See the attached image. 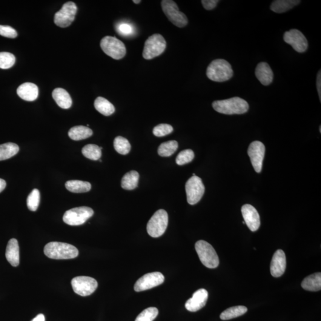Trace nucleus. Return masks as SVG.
<instances>
[{"mask_svg": "<svg viewBox=\"0 0 321 321\" xmlns=\"http://www.w3.org/2000/svg\"><path fill=\"white\" fill-rule=\"evenodd\" d=\"M213 107L218 113L227 115L242 114L248 112L249 105L247 101L240 97L216 101L213 103Z\"/></svg>", "mask_w": 321, "mask_h": 321, "instance_id": "obj_1", "label": "nucleus"}, {"mask_svg": "<svg viewBox=\"0 0 321 321\" xmlns=\"http://www.w3.org/2000/svg\"><path fill=\"white\" fill-rule=\"evenodd\" d=\"M44 254L51 259H70L78 256L79 251L68 243L53 242L45 245Z\"/></svg>", "mask_w": 321, "mask_h": 321, "instance_id": "obj_2", "label": "nucleus"}, {"mask_svg": "<svg viewBox=\"0 0 321 321\" xmlns=\"http://www.w3.org/2000/svg\"><path fill=\"white\" fill-rule=\"evenodd\" d=\"M206 76L213 81L224 82L230 80L233 76L231 65L224 59L213 60L206 70Z\"/></svg>", "mask_w": 321, "mask_h": 321, "instance_id": "obj_3", "label": "nucleus"}, {"mask_svg": "<svg viewBox=\"0 0 321 321\" xmlns=\"http://www.w3.org/2000/svg\"><path fill=\"white\" fill-rule=\"evenodd\" d=\"M195 249L202 264L208 268H216L219 265V257L210 243L204 240L196 243Z\"/></svg>", "mask_w": 321, "mask_h": 321, "instance_id": "obj_4", "label": "nucleus"}, {"mask_svg": "<svg viewBox=\"0 0 321 321\" xmlns=\"http://www.w3.org/2000/svg\"><path fill=\"white\" fill-rule=\"evenodd\" d=\"M165 40L160 34H154L146 40L142 56L146 60H151L159 56L165 50Z\"/></svg>", "mask_w": 321, "mask_h": 321, "instance_id": "obj_5", "label": "nucleus"}, {"mask_svg": "<svg viewBox=\"0 0 321 321\" xmlns=\"http://www.w3.org/2000/svg\"><path fill=\"white\" fill-rule=\"evenodd\" d=\"M168 223V216L167 212L164 210L157 211L148 223V233L154 238L161 236L167 228Z\"/></svg>", "mask_w": 321, "mask_h": 321, "instance_id": "obj_6", "label": "nucleus"}, {"mask_svg": "<svg viewBox=\"0 0 321 321\" xmlns=\"http://www.w3.org/2000/svg\"><path fill=\"white\" fill-rule=\"evenodd\" d=\"M101 49L107 56L115 60H120L126 56V48L124 43L116 37L107 36L100 43Z\"/></svg>", "mask_w": 321, "mask_h": 321, "instance_id": "obj_7", "label": "nucleus"}, {"mask_svg": "<svg viewBox=\"0 0 321 321\" xmlns=\"http://www.w3.org/2000/svg\"><path fill=\"white\" fill-rule=\"evenodd\" d=\"M161 6L169 21L176 27L182 28L188 24V19L185 14L179 11L178 5L172 0H163Z\"/></svg>", "mask_w": 321, "mask_h": 321, "instance_id": "obj_8", "label": "nucleus"}, {"mask_svg": "<svg viewBox=\"0 0 321 321\" xmlns=\"http://www.w3.org/2000/svg\"><path fill=\"white\" fill-rule=\"evenodd\" d=\"M94 214L93 209L87 206L74 208L65 212L63 216V221L68 225H80L93 217Z\"/></svg>", "mask_w": 321, "mask_h": 321, "instance_id": "obj_9", "label": "nucleus"}, {"mask_svg": "<svg viewBox=\"0 0 321 321\" xmlns=\"http://www.w3.org/2000/svg\"><path fill=\"white\" fill-rule=\"evenodd\" d=\"M188 202L193 205L198 203L205 193V186L200 177L193 176L186 183Z\"/></svg>", "mask_w": 321, "mask_h": 321, "instance_id": "obj_10", "label": "nucleus"}, {"mask_svg": "<svg viewBox=\"0 0 321 321\" xmlns=\"http://www.w3.org/2000/svg\"><path fill=\"white\" fill-rule=\"evenodd\" d=\"M73 291L81 296H90L98 288V282L93 278L87 276H79L71 280Z\"/></svg>", "mask_w": 321, "mask_h": 321, "instance_id": "obj_11", "label": "nucleus"}, {"mask_svg": "<svg viewBox=\"0 0 321 321\" xmlns=\"http://www.w3.org/2000/svg\"><path fill=\"white\" fill-rule=\"evenodd\" d=\"M77 8L75 3L69 1L63 5L62 9L54 16V23L59 27H69L75 19Z\"/></svg>", "mask_w": 321, "mask_h": 321, "instance_id": "obj_12", "label": "nucleus"}, {"mask_svg": "<svg viewBox=\"0 0 321 321\" xmlns=\"http://www.w3.org/2000/svg\"><path fill=\"white\" fill-rule=\"evenodd\" d=\"M164 280V276L160 272H151L140 278L134 285V289L137 292L147 290L162 285Z\"/></svg>", "mask_w": 321, "mask_h": 321, "instance_id": "obj_13", "label": "nucleus"}, {"mask_svg": "<svg viewBox=\"0 0 321 321\" xmlns=\"http://www.w3.org/2000/svg\"><path fill=\"white\" fill-rule=\"evenodd\" d=\"M284 41L290 45L298 53L305 52L308 48V42L305 35L297 30H291L284 34Z\"/></svg>", "mask_w": 321, "mask_h": 321, "instance_id": "obj_14", "label": "nucleus"}, {"mask_svg": "<svg viewBox=\"0 0 321 321\" xmlns=\"http://www.w3.org/2000/svg\"><path fill=\"white\" fill-rule=\"evenodd\" d=\"M265 147L260 141H254L249 145L248 153L255 171L257 173L262 171L263 160L264 159Z\"/></svg>", "mask_w": 321, "mask_h": 321, "instance_id": "obj_15", "label": "nucleus"}, {"mask_svg": "<svg viewBox=\"0 0 321 321\" xmlns=\"http://www.w3.org/2000/svg\"><path fill=\"white\" fill-rule=\"evenodd\" d=\"M242 214L246 225L252 231L258 230L260 225V217L253 206L249 204L243 205Z\"/></svg>", "mask_w": 321, "mask_h": 321, "instance_id": "obj_16", "label": "nucleus"}, {"mask_svg": "<svg viewBox=\"0 0 321 321\" xmlns=\"http://www.w3.org/2000/svg\"><path fill=\"white\" fill-rule=\"evenodd\" d=\"M208 299V293L205 289H200L194 292L191 299L185 304L186 309L188 311L194 312L201 309L206 305Z\"/></svg>", "mask_w": 321, "mask_h": 321, "instance_id": "obj_17", "label": "nucleus"}, {"mask_svg": "<svg viewBox=\"0 0 321 321\" xmlns=\"http://www.w3.org/2000/svg\"><path fill=\"white\" fill-rule=\"evenodd\" d=\"M286 268V257L283 250L275 252L271 260L270 271L274 277H280L285 273Z\"/></svg>", "mask_w": 321, "mask_h": 321, "instance_id": "obj_18", "label": "nucleus"}, {"mask_svg": "<svg viewBox=\"0 0 321 321\" xmlns=\"http://www.w3.org/2000/svg\"><path fill=\"white\" fill-rule=\"evenodd\" d=\"M20 98L27 101H33L38 98V88L32 83L23 84L17 90Z\"/></svg>", "mask_w": 321, "mask_h": 321, "instance_id": "obj_19", "label": "nucleus"}, {"mask_svg": "<svg viewBox=\"0 0 321 321\" xmlns=\"http://www.w3.org/2000/svg\"><path fill=\"white\" fill-rule=\"evenodd\" d=\"M255 75L263 85H270L273 80L274 73L268 63L261 62L257 64Z\"/></svg>", "mask_w": 321, "mask_h": 321, "instance_id": "obj_20", "label": "nucleus"}, {"mask_svg": "<svg viewBox=\"0 0 321 321\" xmlns=\"http://www.w3.org/2000/svg\"><path fill=\"white\" fill-rule=\"evenodd\" d=\"M5 257L7 261L14 267L19 265V246L18 240L15 239L9 240L5 252Z\"/></svg>", "mask_w": 321, "mask_h": 321, "instance_id": "obj_21", "label": "nucleus"}, {"mask_svg": "<svg viewBox=\"0 0 321 321\" xmlns=\"http://www.w3.org/2000/svg\"><path fill=\"white\" fill-rule=\"evenodd\" d=\"M53 97L60 108L68 109L72 105V99L69 94L64 89H55L53 92Z\"/></svg>", "mask_w": 321, "mask_h": 321, "instance_id": "obj_22", "label": "nucleus"}, {"mask_svg": "<svg viewBox=\"0 0 321 321\" xmlns=\"http://www.w3.org/2000/svg\"><path fill=\"white\" fill-rule=\"evenodd\" d=\"M302 288L306 290L318 291L321 289V274L317 272L306 277L301 284Z\"/></svg>", "mask_w": 321, "mask_h": 321, "instance_id": "obj_23", "label": "nucleus"}, {"mask_svg": "<svg viewBox=\"0 0 321 321\" xmlns=\"http://www.w3.org/2000/svg\"><path fill=\"white\" fill-rule=\"evenodd\" d=\"M299 0H276L271 5V10L277 13H283L299 4Z\"/></svg>", "mask_w": 321, "mask_h": 321, "instance_id": "obj_24", "label": "nucleus"}, {"mask_svg": "<svg viewBox=\"0 0 321 321\" xmlns=\"http://www.w3.org/2000/svg\"><path fill=\"white\" fill-rule=\"evenodd\" d=\"M68 134V136L72 140H81L93 135V131L87 126H77L71 128Z\"/></svg>", "mask_w": 321, "mask_h": 321, "instance_id": "obj_25", "label": "nucleus"}, {"mask_svg": "<svg viewBox=\"0 0 321 321\" xmlns=\"http://www.w3.org/2000/svg\"><path fill=\"white\" fill-rule=\"evenodd\" d=\"M94 107L99 113L105 116H110L115 112V107L103 97L99 96L94 102Z\"/></svg>", "mask_w": 321, "mask_h": 321, "instance_id": "obj_26", "label": "nucleus"}, {"mask_svg": "<svg viewBox=\"0 0 321 321\" xmlns=\"http://www.w3.org/2000/svg\"><path fill=\"white\" fill-rule=\"evenodd\" d=\"M139 174L136 171H130L126 173L122 179L121 185L125 190L131 191L136 189L138 184Z\"/></svg>", "mask_w": 321, "mask_h": 321, "instance_id": "obj_27", "label": "nucleus"}, {"mask_svg": "<svg viewBox=\"0 0 321 321\" xmlns=\"http://www.w3.org/2000/svg\"><path fill=\"white\" fill-rule=\"evenodd\" d=\"M65 186L68 191L76 193H85L91 189L90 183L80 180H69L65 183Z\"/></svg>", "mask_w": 321, "mask_h": 321, "instance_id": "obj_28", "label": "nucleus"}, {"mask_svg": "<svg viewBox=\"0 0 321 321\" xmlns=\"http://www.w3.org/2000/svg\"><path fill=\"white\" fill-rule=\"evenodd\" d=\"M19 147L14 143H6L0 145V160L10 159L19 153Z\"/></svg>", "mask_w": 321, "mask_h": 321, "instance_id": "obj_29", "label": "nucleus"}, {"mask_svg": "<svg viewBox=\"0 0 321 321\" xmlns=\"http://www.w3.org/2000/svg\"><path fill=\"white\" fill-rule=\"evenodd\" d=\"M248 312V308L244 306H233L226 309L220 315L222 320H230L244 315Z\"/></svg>", "mask_w": 321, "mask_h": 321, "instance_id": "obj_30", "label": "nucleus"}, {"mask_svg": "<svg viewBox=\"0 0 321 321\" xmlns=\"http://www.w3.org/2000/svg\"><path fill=\"white\" fill-rule=\"evenodd\" d=\"M178 147V142L176 140H170L162 143L160 145L158 153L160 157H170L177 151Z\"/></svg>", "mask_w": 321, "mask_h": 321, "instance_id": "obj_31", "label": "nucleus"}, {"mask_svg": "<svg viewBox=\"0 0 321 321\" xmlns=\"http://www.w3.org/2000/svg\"><path fill=\"white\" fill-rule=\"evenodd\" d=\"M82 154L87 159L97 160L100 159L102 156V151L99 146L94 144H89L82 148Z\"/></svg>", "mask_w": 321, "mask_h": 321, "instance_id": "obj_32", "label": "nucleus"}, {"mask_svg": "<svg viewBox=\"0 0 321 321\" xmlns=\"http://www.w3.org/2000/svg\"><path fill=\"white\" fill-rule=\"evenodd\" d=\"M114 147L117 153L122 155H127L131 150L130 143L122 136H117L114 139Z\"/></svg>", "mask_w": 321, "mask_h": 321, "instance_id": "obj_33", "label": "nucleus"}, {"mask_svg": "<svg viewBox=\"0 0 321 321\" xmlns=\"http://www.w3.org/2000/svg\"><path fill=\"white\" fill-rule=\"evenodd\" d=\"M40 202V192L37 189H34L29 194L27 198V206L29 210L36 211Z\"/></svg>", "mask_w": 321, "mask_h": 321, "instance_id": "obj_34", "label": "nucleus"}, {"mask_svg": "<svg viewBox=\"0 0 321 321\" xmlns=\"http://www.w3.org/2000/svg\"><path fill=\"white\" fill-rule=\"evenodd\" d=\"M16 62L13 54L7 52L0 53V68L8 69L13 67Z\"/></svg>", "mask_w": 321, "mask_h": 321, "instance_id": "obj_35", "label": "nucleus"}, {"mask_svg": "<svg viewBox=\"0 0 321 321\" xmlns=\"http://www.w3.org/2000/svg\"><path fill=\"white\" fill-rule=\"evenodd\" d=\"M159 315V310L154 307L148 308L143 311L136 318L135 321H153Z\"/></svg>", "mask_w": 321, "mask_h": 321, "instance_id": "obj_36", "label": "nucleus"}, {"mask_svg": "<svg viewBox=\"0 0 321 321\" xmlns=\"http://www.w3.org/2000/svg\"><path fill=\"white\" fill-rule=\"evenodd\" d=\"M194 154L191 150H183L179 154L176 160V164L183 165L192 161L194 159Z\"/></svg>", "mask_w": 321, "mask_h": 321, "instance_id": "obj_37", "label": "nucleus"}, {"mask_svg": "<svg viewBox=\"0 0 321 321\" xmlns=\"http://www.w3.org/2000/svg\"><path fill=\"white\" fill-rule=\"evenodd\" d=\"M173 128L170 125L160 124L154 128L153 133L157 137H162L168 135L173 132Z\"/></svg>", "mask_w": 321, "mask_h": 321, "instance_id": "obj_38", "label": "nucleus"}, {"mask_svg": "<svg viewBox=\"0 0 321 321\" xmlns=\"http://www.w3.org/2000/svg\"><path fill=\"white\" fill-rule=\"evenodd\" d=\"M0 35L8 38H15L18 36V33L9 26L0 25Z\"/></svg>", "mask_w": 321, "mask_h": 321, "instance_id": "obj_39", "label": "nucleus"}, {"mask_svg": "<svg viewBox=\"0 0 321 321\" xmlns=\"http://www.w3.org/2000/svg\"><path fill=\"white\" fill-rule=\"evenodd\" d=\"M133 28L131 25L128 24H120L118 27H117V32L120 34H121L122 35L128 36L130 35L133 33Z\"/></svg>", "mask_w": 321, "mask_h": 321, "instance_id": "obj_40", "label": "nucleus"}, {"mask_svg": "<svg viewBox=\"0 0 321 321\" xmlns=\"http://www.w3.org/2000/svg\"><path fill=\"white\" fill-rule=\"evenodd\" d=\"M219 2V1H218V0H202L201 1L203 7L207 10L214 9L216 7Z\"/></svg>", "mask_w": 321, "mask_h": 321, "instance_id": "obj_41", "label": "nucleus"}, {"mask_svg": "<svg viewBox=\"0 0 321 321\" xmlns=\"http://www.w3.org/2000/svg\"><path fill=\"white\" fill-rule=\"evenodd\" d=\"M317 88L318 93V96H319L320 101H321V70L319 71V72L318 73L317 79Z\"/></svg>", "mask_w": 321, "mask_h": 321, "instance_id": "obj_42", "label": "nucleus"}, {"mask_svg": "<svg viewBox=\"0 0 321 321\" xmlns=\"http://www.w3.org/2000/svg\"><path fill=\"white\" fill-rule=\"evenodd\" d=\"M5 187H6V182L4 180L0 179V193L4 190Z\"/></svg>", "mask_w": 321, "mask_h": 321, "instance_id": "obj_43", "label": "nucleus"}, {"mask_svg": "<svg viewBox=\"0 0 321 321\" xmlns=\"http://www.w3.org/2000/svg\"><path fill=\"white\" fill-rule=\"evenodd\" d=\"M45 317L43 314H39L32 321H45Z\"/></svg>", "mask_w": 321, "mask_h": 321, "instance_id": "obj_44", "label": "nucleus"}, {"mask_svg": "<svg viewBox=\"0 0 321 321\" xmlns=\"http://www.w3.org/2000/svg\"><path fill=\"white\" fill-rule=\"evenodd\" d=\"M133 2L134 4H138L141 2V1H140V0H138V1H137V0H133Z\"/></svg>", "mask_w": 321, "mask_h": 321, "instance_id": "obj_45", "label": "nucleus"}, {"mask_svg": "<svg viewBox=\"0 0 321 321\" xmlns=\"http://www.w3.org/2000/svg\"><path fill=\"white\" fill-rule=\"evenodd\" d=\"M320 133H321V126H320Z\"/></svg>", "mask_w": 321, "mask_h": 321, "instance_id": "obj_46", "label": "nucleus"}]
</instances>
